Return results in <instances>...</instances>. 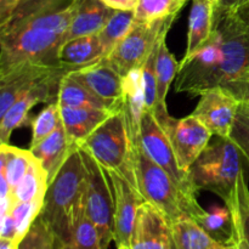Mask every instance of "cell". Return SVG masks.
<instances>
[{"mask_svg": "<svg viewBox=\"0 0 249 249\" xmlns=\"http://www.w3.org/2000/svg\"><path fill=\"white\" fill-rule=\"evenodd\" d=\"M248 70V29L235 10L218 5L211 38L180 61L175 91L199 96L211 88H226Z\"/></svg>", "mask_w": 249, "mask_h": 249, "instance_id": "cell-1", "label": "cell"}, {"mask_svg": "<svg viewBox=\"0 0 249 249\" xmlns=\"http://www.w3.org/2000/svg\"><path fill=\"white\" fill-rule=\"evenodd\" d=\"M85 164L79 146L73 150L46 191L41 218L55 233L57 246L68 242L84 208Z\"/></svg>", "mask_w": 249, "mask_h": 249, "instance_id": "cell-2", "label": "cell"}, {"mask_svg": "<svg viewBox=\"0 0 249 249\" xmlns=\"http://www.w3.org/2000/svg\"><path fill=\"white\" fill-rule=\"evenodd\" d=\"M134 170L136 186L143 201L157 208L169 224L185 215L194 219L203 211L197 197L187 196L172 177L143 152L138 142H134Z\"/></svg>", "mask_w": 249, "mask_h": 249, "instance_id": "cell-3", "label": "cell"}, {"mask_svg": "<svg viewBox=\"0 0 249 249\" xmlns=\"http://www.w3.org/2000/svg\"><path fill=\"white\" fill-rule=\"evenodd\" d=\"M247 167L240 148L230 138L214 136V141L209 142L190 168L189 175L197 192L211 191L225 202Z\"/></svg>", "mask_w": 249, "mask_h": 249, "instance_id": "cell-4", "label": "cell"}, {"mask_svg": "<svg viewBox=\"0 0 249 249\" xmlns=\"http://www.w3.org/2000/svg\"><path fill=\"white\" fill-rule=\"evenodd\" d=\"M78 146L89 153L105 170L124 175L136 186L134 142L123 111L112 113Z\"/></svg>", "mask_w": 249, "mask_h": 249, "instance_id": "cell-5", "label": "cell"}, {"mask_svg": "<svg viewBox=\"0 0 249 249\" xmlns=\"http://www.w3.org/2000/svg\"><path fill=\"white\" fill-rule=\"evenodd\" d=\"M80 148V147H79ZM85 164V213L99 231L102 249H108L114 241V207L111 182L107 172L82 150Z\"/></svg>", "mask_w": 249, "mask_h": 249, "instance_id": "cell-6", "label": "cell"}, {"mask_svg": "<svg viewBox=\"0 0 249 249\" xmlns=\"http://www.w3.org/2000/svg\"><path fill=\"white\" fill-rule=\"evenodd\" d=\"M174 19L175 17H172L150 23L134 19L130 32L105 58L123 78L131 71L140 70L152 53L160 36L169 31Z\"/></svg>", "mask_w": 249, "mask_h": 249, "instance_id": "cell-7", "label": "cell"}, {"mask_svg": "<svg viewBox=\"0 0 249 249\" xmlns=\"http://www.w3.org/2000/svg\"><path fill=\"white\" fill-rule=\"evenodd\" d=\"M72 71V68L67 66H56L50 73L36 80L26 91L22 92L11 107L0 117V142H9L10 136L16 129L32 124L33 118H31L29 113L36 105L41 102H57L61 80Z\"/></svg>", "mask_w": 249, "mask_h": 249, "instance_id": "cell-8", "label": "cell"}, {"mask_svg": "<svg viewBox=\"0 0 249 249\" xmlns=\"http://www.w3.org/2000/svg\"><path fill=\"white\" fill-rule=\"evenodd\" d=\"M136 142L156 164L160 165L172 177V179L187 196L197 197V191L192 186L189 172H185L180 168L174 148L155 112H143L140 124V134Z\"/></svg>", "mask_w": 249, "mask_h": 249, "instance_id": "cell-9", "label": "cell"}, {"mask_svg": "<svg viewBox=\"0 0 249 249\" xmlns=\"http://www.w3.org/2000/svg\"><path fill=\"white\" fill-rule=\"evenodd\" d=\"M157 119L169 138L180 168L189 172L195 160L209 145L213 134L192 113L184 118H174L167 114Z\"/></svg>", "mask_w": 249, "mask_h": 249, "instance_id": "cell-10", "label": "cell"}, {"mask_svg": "<svg viewBox=\"0 0 249 249\" xmlns=\"http://www.w3.org/2000/svg\"><path fill=\"white\" fill-rule=\"evenodd\" d=\"M240 101L225 87L207 89L199 95V101L192 114L197 117L213 136L230 138Z\"/></svg>", "mask_w": 249, "mask_h": 249, "instance_id": "cell-11", "label": "cell"}, {"mask_svg": "<svg viewBox=\"0 0 249 249\" xmlns=\"http://www.w3.org/2000/svg\"><path fill=\"white\" fill-rule=\"evenodd\" d=\"M113 195L114 243L129 246L136 223L139 207L143 203L138 187L124 175L106 170Z\"/></svg>", "mask_w": 249, "mask_h": 249, "instance_id": "cell-12", "label": "cell"}, {"mask_svg": "<svg viewBox=\"0 0 249 249\" xmlns=\"http://www.w3.org/2000/svg\"><path fill=\"white\" fill-rule=\"evenodd\" d=\"M71 77L101 99L113 112L123 107V77L109 65L106 58L70 72Z\"/></svg>", "mask_w": 249, "mask_h": 249, "instance_id": "cell-13", "label": "cell"}, {"mask_svg": "<svg viewBox=\"0 0 249 249\" xmlns=\"http://www.w3.org/2000/svg\"><path fill=\"white\" fill-rule=\"evenodd\" d=\"M172 230L165 216L143 202L138 211L136 223L130 238V249H169Z\"/></svg>", "mask_w": 249, "mask_h": 249, "instance_id": "cell-14", "label": "cell"}, {"mask_svg": "<svg viewBox=\"0 0 249 249\" xmlns=\"http://www.w3.org/2000/svg\"><path fill=\"white\" fill-rule=\"evenodd\" d=\"M58 65L24 63L0 73V117L11 107L22 92L50 73Z\"/></svg>", "mask_w": 249, "mask_h": 249, "instance_id": "cell-15", "label": "cell"}, {"mask_svg": "<svg viewBox=\"0 0 249 249\" xmlns=\"http://www.w3.org/2000/svg\"><path fill=\"white\" fill-rule=\"evenodd\" d=\"M75 147H78V143L71 140L63 124H61L53 133L32 145L29 151L40 163L50 185Z\"/></svg>", "mask_w": 249, "mask_h": 249, "instance_id": "cell-16", "label": "cell"}, {"mask_svg": "<svg viewBox=\"0 0 249 249\" xmlns=\"http://www.w3.org/2000/svg\"><path fill=\"white\" fill-rule=\"evenodd\" d=\"M231 214V233L226 242L237 249H249V186L248 172L243 170L236 189L225 201ZM225 243V242H224Z\"/></svg>", "mask_w": 249, "mask_h": 249, "instance_id": "cell-17", "label": "cell"}, {"mask_svg": "<svg viewBox=\"0 0 249 249\" xmlns=\"http://www.w3.org/2000/svg\"><path fill=\"white\" fill-rule=\"evenodd\" d=\"M74 16L65 41L78 36H96L116 12L101 0H74Z\"/></svg>", "mask_w": 249, "mask_h": 249, "instance_id": "cell-18", "label": "cell"}, {"mask_svg": "<svg viewBox=\"0 0 249 249\" xmlns=\"http://www.w3.org/2000/svg\"><path fill=\"white\" fill-rule=\"evenodd\" d=\"M123 111L129 134L136 142L140 134V124L145 112V94H143L142 71L134 70L123 78Z\"/></svg>", "mask_w": 249, "mask_h": 249, "instance_id": "cell-19", "label": "cell"}, {"mask_svg": "<svg viewBox=\"0 0 249 249\" xmlns=\"http://www.w3.org/2000/svg\"><path fill=\"white\" fill-rule=\"evenodd\" d=\"M104 57L105 53L97 34L68 39L57 51L58 62L73 71L97 62Z\"/></svg>", "mask_w": 249, "mask_h": 249, "instance_id": "cell-20", "label": "cell"}, {"mask_svg": "<svg viewBox=\"0 0 249 249\" xmlns=\"http://www.w3.org/2000/svg\"><path fill=\"white\" fill-rule=\"evenodd\" d=\"M215 6L211 0H192L189 16L187 46L184 57L198 50L213 33Z\"/></svg>", "mask_w": 249, "mask_h": 249, "instance_id": "cell-21", "label": "cell"}, {"mask_svg": "<svg viewBox=\"0 0 249 249\" xmlns=\"http://www.w3.org/2000/svg\"><path fill=\"white\" fill-rule=\"evenodd\" d=\"M61 119L63 128L74 143H79L101 125L114 112L95 108L61 107Z\"/></svg>", "mask_w": 249, "mask_h": 249, "instance_id": "cell-22", "label": "cell"}, {"mask_svg": "<svg viewBox=\"0 0 249 249\" xmlns=\"http://www.w3.org/2000/svg\"><path fill=\"white\" fill-rule=\"evenodd\" d=\"M167 32L160 36L157 44V58H156V78H157V108L155 114L157 118L169 114L167 108V95L172 83L179 72V65L168 49Z\"/></svg>", "mask_w": 249, "mask_h": 249, "instance_id": "cell-23", "label": "cell"}, {"mask_svg": "<svg viewBox=\"0 0 249 249\" xmlns=\"http://www.w3.org/2000/svg\"><path fill=\"white\" fill-rule=\"evenodd\" d=\"M170 230L177 249H220L223 246L189 215L170 224Z\"/></svg>", "mask_w": 249, "mask_h": 249, "instance_id": "cell-24", "label": "cell"}, {"mask_svg": "<svg viewBox=\"0 0 249 249\" xmlns=\"http://www.w3.org/2000/svg\"><path fill=\"white\" fill-rule=\"evenodd\" d=\"M33 160L34 156L29 150H22L9 142H0V175L6 180L10 194L18 186Z\"/></svg>", "mask_w": 249, "mask_h": 249, "instance_id": "cell-25", "label": "cell"}, {"mask_svg": "<svg viewBox=\"0 0 249 249\" xmlns=\"http://www.w3.org/2000/svg\"><path fill=\"white\" fill-rule=\"evenodd\" d=\"M57 104L61 107H75V108H95L113 112L101 99L92 94L82 83L71 77L70 73L62 78L58 90Z\"/></svg>", "mask_w": 249, "mask_h": 249, "instance_id": "cell-26", "label": "cell"}, {"mask_svg": "<svg viewBox=\"0 0 249 249\" xmlns=\"http://www.w3.org/2000/svg\"><path fill=\"white\" fill-rule=\"evenodd\" d=\"M48 187L49 182L45 172L43 170L38 160L34 157L33 162L29 165L28 172L26 173L16 190L11 194V198L14 199V203L44 199Z\"/></svg>", "mask_w": 249, "mask_h": 249, "instance_id": "cell-27", "label": "cell"}, {"mask_svg": "<svg viewBox=\"0 0 249 249\" xmlns=\"http://www.w3.org/2000/svg\"><path fill=\"white\" fill-rule=\"evenodd\" d=\"M187 1L189 0H139L134 10V19L150 23L177 17Z\"/></svg>", "mask_w": 249, "mask_h": 249, "instance_id": "cell-28", "label": "cell"}, {"mask_svg": "<svg viewBox=\"0 0 249 249\" xmlns=\"http://www.w3.org/2000/svg\"><path fill=\"white\" fill-rule=\"evenodd\" d=\"M134 24V11H116L97 36L101 43L105 57L117 44L130 32Z\"/></svg>", "mask_w": 249, "mask_h": 249, "instance_id": "cell-29", "label": "cell"}, {"mask_svg": "<svg viewBox=\"0 0 249 249\" xmlns=\"http://www.w3.org/2000/svg\"><path fill=\"white\" fill-rule=\"evenodd\" d=\"M58 249H102L99 231L85 213V206L80 212L71 238Z\"/></svg>", "mask_w": 249, "mask_h": 249, "instance_id": "cell-30", "label": "cell"}, {"mask_svg": "<svg viewBox=\"0 0 249 249\" xmlns=\"http://www.w3.org/2000/svg\"><path fill=\"white\" fill-rule=\"evenodd\" d=\"M195 220L215 240L219 241L218 236L225 235L230 237L231 233V214L228 207H212L211 211H203L195 216ZM226 240V241H228Z\"/></svg>", "mask_w": 249, "mask_h": 249, "instance_id": "cell-31", "label": "cell"}, {"mask_svg": "<svg viewBox=\"0 0 249 249\" xmlns=\"http://www.w3.org/2000/svg\"><path fill=\"white\" fill-rule=\"evenodd\" d=\"M62 124L60 105L57 102L46 104V106L39 112L32 121V141L31 146L45 139Z\"/></svg>", "mask_w": 249, "mask_h": 249, "instance_id": "cell-32", "label": "cell"}, {"mask_svg": "<svg viewBox=\"0 0 249 249\" xmlns=\"http://www.w3.org/2000/svg\"><path fill=\"white\" fill-rule=\"evenodd\" d=\"M56 246L57 241L55 233L41 215H39L18 243V249H56Z\"/></svg>", "mask_w": 249, "mask_h": 249, "instance_id": "cell-33", "label": "cell"}, {"mask_svg": "<svg viewBox=\"0 0 249 249\" xmlns=\"http://www.w3.org/2000/svg\"><path fill=\"white\" fill-rule=\"evenodd\" d=\"M44 206V199H38L33 202H23V203H15L10 214L16 223V241L21 242L22 238L26 236L36 219L40 215ZM9 214V213H7Z\"/></svg>", "mask_w": 249, "mask_h": 249, "instance_id": "cell-34", "label": "cell"}, {"mask_svg": "<svg viewBox=\"0 0 249 249\" xmlns=\"http://www.w3.org/2000/svg\"><path fill=\"white\" fill-rule=\"evenodd\" d=\"M158 44V43H157ZM156 58H157V45L147 61L142 66V83L145 94V111L155 112L157 108V78H156Z\"/></svg>", "mask_w": 249, "mask_h": 249, "instance_id": "cell-35", "label": "cell"}, {"mask_svg": "<svg viewBox=\"0 0 249 249\" xmlns=\"http://www.w3.org/2000/svg\"><path fill=\"white\" fill-rule=\"evenodd\" d=\"M230 139L237 145L249 168V107L240 104Z\"/></svg>", "mask_w": 249, "mask_h": 249, "instance_id": "cell-36", "label": "cell"}, {"mask_svg": "<svg viewBox=\"0 0 249 249\" xmlns=\"http://www.w3.org/2000/svg\"><path fill=\"white\" fill-rule=\"evenodd\" d=\"M226 88L235 95L240 104L249 107V70Z\"/></svg>", "mask_w": 249, "mask_h": 249, "instance_id": "cell-37", "label": "cell"}, {"mask_svg": "<svg viewBox=\"0 0 249 249\" xmlns=\"http://www.w3.org/2000/svg\"><path fill=\"white\" fill-rule=\"evenodd\" d=\"M0 238H7V240L16 241V223H15L14 218H12V215L10 213L1 216Z\"/></svg>", "mask_w": 249, "mask_h": 249, "instance_id": "cell-38", "label": "cell"}, {"mask_svg": "<svg viewBox=\"0 0 249 249\" xmlns=\"http://www.w3.org/2000/svg\"><path fill=\"white\" fill-rule=\"evenodd\" d=\"M101 1L116 11H134L139 0H101Z\"/></svg>", "mask_w": 249, "mask_h": 249, "instance_id": "cell-39", "label": "cell"}, {"mask_svg": "<svg viewBox=\"0 0 249 249\" xmlns=\"http://www.w3.org/2000/svg\"><path fill=\"white\" fill-rule=\"evenodd\" d=\"M230 9L235 10L236 14H237L238 17L242 19L246 28H247L249 32V0H246V1L241 2L240 5H237V6L230 7Z\"/></svg>", "mask_w": 249, "mask_h": 249, "instance_id": "cell-40", "label": "cell"}, {"mask_svg": "<svg viewBox=\"0 0 249 249\" xmlns=\"http://www.w3.org/2000/svg\"><path fill=\"white\" fill-rule=\"evenodd\" d=\"M0 249H18V242L7 238H0Z\"/></svg>", "mask_w": 249, "mask_h": 249, "instance_id": "cell-41", "label": "cell"}, {"mask_svg": "<svg viewBox=\"0 0 249 249\" xmlns=\"http://www.w3.org/2000/svg\"><path fill=\"white\" fill-rule=\"evenodd\" d=\"M246 1V0H224L223 2L220 4V6H225V7H235L237 5H240L241 2ZM218 6V5H216Z\"/></svg>", "mask_w": 249, "mask_h": 249, "instance_id": "cell-42", "label": "cell"}, {"mask_svg": "<svg viewBox=\"0 0 249 249\" xmlns=\"http://www.w3.org/2000/svg\"><path fill=\"white\" fill-rule=\"evenodd\" d=\"M220 249H237V248H236L231 242H225V243H223V247H221Z\"/></svg>", "mask_w": 249, "mask_h": 249, "instance_id": "cell-43", "label": "cell"}, {"mask_svg": "<svg viewBox=\"0 0 249 249\" xmlns=\"http://www.w3.org/2000/svg\"><path fill=\"white\" fill-rule=\"evenodd\" d=\"M117 249H130V247H129V246L121 245V246H117Z\"/></svg>", "mask_w": 249, "mask_h": 249, "instance_id": "cell-44", "label": "cell"}, {"mask_svg": "<svg viewBox=\"0 0 249 249\" xmlns=\"http://www.w3.org/2000/svg\"><path fill=\"white\" fill-rule=\"evenodd\" d=\"M211 1L214 2V4H215V5H220L221 2L224 1V0H211Z\"/></svg>", "mask_w": 249, "mask_h": 249, "instance_id": "cell-45", "label": "cell"}, {"mask_svg": "<svg viewBox=\"0 0 249 249\" xmlns=\"http://www.w3.org/2000/svg\"><path fill=\"white\" fill-rule=\"evenodd\" d=\"M169 249H177V247H175L174 241H173V237H172V245H170V248Z\"/></svg>", "mask_w": 249, "mask_h": 249, "instance_id": "cell-46", "label": "cell"}, {"mask_svg": "<svg viewBox=\"0 0 249 249\" xmlns=\"http://www.w3.org/2000/svg\"><path fill=\"white\" fill-rule=\"evenodd\" d=\"M56 249H58V248H57V246H56Z\"/></svg>", "mask_w": 249, "mask_h": 249, "instance_id": "cell-47", "label": "cell"}, {"mask_svg": "<svg viewBox=\"0 0 249 249\" xmlns=\"http://www.w3.org/2000/svg\"><path fill=\"white\" fill-rule=\"evenodd\" d=\"M221 247H223V246H221Z\"/></svg>", "mask_w": 249, "mask_h": 249, "instance_id": "cell-48", "label": "cell"}]
</instances>
